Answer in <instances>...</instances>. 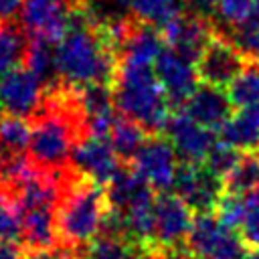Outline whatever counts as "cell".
<instances>
[{"label": "cell", "mask_w": 259, "mask_h": 259, "mask_svg": "<svg viewBox=\"0 0 259 259\" xmlns=\"http://www.w3.org/2000/svg\"><path fill=\"white\" fill-rule=\"evenodd\" d=\"M2 109H4V107H2V101H0V117H2Z\"/></svg>", "instance_id": "39"}, {"label": "cell", "mask_w": 259, "mask_h": 259, "mask_svg": "<svg viewBox=\"0 0 259 259\" xmlns=\"http://www.w3.org/2000/svg\"><path fill=\"white\" fill-rule=\"evenodd\" d=\"M115 154L119 156V160L123 164L134 162V158L138 156L140 148L144 146V142L148 140V132L134 119L121 115L115 119V123L111 125L109 134H107Z\"/></svg>", "instance_id": "19"}, {"label": "cell", "mask_w": 259, "mask_h": 259, "mask_svg": "<svg viewBox=\"0 0 259 259\" xmlns=\"http://www.w3.org/2000/svg\"><path fill=\"white\" fill-rule=\"evenodd\" d=\"M174 192L196 212H210L214 210L219 198L225 192V182L202 164H180Z\"/></svg>", "instance_id": "9"}, {"label": "cell", "mask_w": 259, "mask_h": 259, "mask_svg": "<svg viewBox=\"0 0 259 259\" xmlns=\"http://www.w3.org/2000/svg\"><path fill=\"white\" fill-rule=\"evenodd\" d=\"M109 208L130 214L134 210L146 208L154 204V188L146 182V178L134 168H121L105 186Z\"/></svg>", "instance_id": "14"}, {"label": "cell", "mask_w": 259, "mask_h": 259, "mask_svg": "<svg viewBox=\"0 0 259 259\" xmlns=\"http://www.w3.org/2000/svg\"><path fill=\"white\" fill-rule=\"evenodd\" d=\"M79 4L81 0H22L20 20L30 36L59 42Z\"/></svg>", "instance_id": "4"}, {"label": "cell", "mask_w": 259, "mask_h": 259, "mask_svg": "<svg viewBox=\"0 0 259 259\" xmlns=\"http://www.w3.org/2000/svg\"><path fill=\"white\" fill-rule=\"evenodd\" d=\"M121 164L123 162L115 154L107 136L87 134L75 144L69 166L85 178H91L99 184H107L123 168Z\"/></svg>", "instance_id": "7"}, {"label": "cell", "mask_w": 259, "mask_h": 259, "mask_svg": "<svg viewBox=\"0 0 259 259\" xmlns=\"http://www.w3.org/2000/svg\"><path fill=\"white\" fill-rule=\"evenodd\" d=\"M156 77L172 105H184L186 99L198 87V71L196 63L188 61L186 57L164 49L162 55L154 63Z\"/></svg>", "instance_id": "13"}, {"label": "cell", "mask_w": 259, "mask_h": 259, "mask_svg": "<svg viewBox=\"0 0 259 259\" xmlns=\"http://www.w3.org/2000/svg\"><path fill=\"white\" fill-rule=\"evenodd\" d=\"M26 42L24 30L12 22V18H0V77L12 71L24 59Z\"/></svg>", "instance_id": "21"}, {"label": "cell", "mask_w": 259, "mask_h": 259, "mask_svg": "<svg viewBox=\"0 0 259 259\" xmlns=\"http://www.w3.org/2000/svg\"><path fill=\"white\" fill-rule=\"evenodd\" d=\"M130 259H156V249L152 247H136Z\"/></svg>", "instance_id": "36"}, {"label": "cell", "mask_w": 259, "mask_h": 259, "mask_svg": "<svg viewBox=\"0 0 259 259\" xmlns=\"http://www.w3.org/2000/svg\"><path fill=\"white\" fill-rule=\"evenodd\" d=\"M227 227L219 221V217L210 210V212H196L192 219V227L188 231L186 237V247L198 257H202L223 235H225Z\"/></svg>", "instance_id": "20"}, {"label": "cell", "mask_w": 259, "mask_h": 259, "mask_svg": "<svg viewBox=\"0 0 259 259\" xmlns=\"http://www.w3.org/2000/svg\"><path fill=\"white\" fill-rule=\"evenodd\" d=\"M178 154L174 150V146L170 144V140L166 136H158L152 134L148 136V140L144 142V146L140 148L138 156L134 158V168L146 178V182L162 192H170V188H174V180L180 168L178 162Z\"/></svg>", "instance_id": "5"}, {"label": "cell", "mask_w": 259, "mask_h": 259, "mask_svg": "<svg viewBox=\"0 0 259 259\" xmlns=\"http://www.w3.org/2000/svg\"><path fill=\"white\" fill-rule=\"evenodd\" d=\"M20 239V217L14 198L0 190V243Z\"/></svg>", "instance_id": "30"}, {"label": "cell", "mask_w": 259, "mask_h": 259, "mask_svg": "<svg viewBox=\"0 0 259 259\" xmlns=\"http://www.w3.org/2000/svg\"><path fill=\"white\" fill-rule=\"evenodd\" d=\"M22 259H71V255L61 249V247H53V249H24V257Z\"/></svg>", "instance_id": "32"}, {"label": "cell", "mask_w": 259, "mask_h": 259, "mask_svg": "<svg viewBox=\"0 0 259 259\" xmlns=\"http://www.w3.org/2000/svg\"><path fill=\"white\" fill-rule=\"evenodd\" d=\"M229 95L237 107L259 105V63L247 61L245 69L229 85Z\"/></svg>", "instance_id": "25"}, {"label": "cell", "mask_w": 259, "mask_h": 259, "mask_svg": "<svg viewBox=\"0 0 259 259\" xmlns=\"http://www.w3.org/2000/svg\"><path fill=\"white\" fill-rule=\"evenodd\" d=\"M245 65L247 59L239 53V49L227 36L214 30L212 38L196 61V71L200 83L227 89L245 69Z\"/></svg>", "instance_id": "6"}, {"label": "cell", "mask_w": 259, "mask_h": 259, "mask_svg": "<svg viewBox=\"0 0 259 259\" xmlns=\"http://www.w3.org/2000/svg\"><path fill=\"white\" fill-rule=\"evenodd\" d=\"M249 251L241 235L233 233L231 229L225 231V235L198 259H247Z\"/></svg>", "instance_id": "28"}, {"label": "cell", "mask_w": 259, "mask_h": 259, "mask_svg": "<svg viewBox=\"0 0 259 259\" xmlns=\"http://www.w3.org/2000/svg\"><path fill=\"white\" fill-rule=\"evenodd\" d=\"M247 259H259V247L257 249H251L249 255H247Z\"/></svg>", "instance_id": "38"}, {"label": "cell", "mask_w": 259, "mask_h": 259, "mask_svg": "<svg viewBox=\"0 0 259 259\" xmlns=\"http://www.w3.org/2000/svg\"><path fill=\"white\" fill-rule=\"evenodd\" d=\"M22 6V0H0V18H12V14Z\"/></svg>", "instance_id": "35"}, {"label": "cell", "mask_w": 259, "mask_h": 259, "mask_svg": "<svg viewBox=\"0 0 259 259\" xmlns=\"http://www.w3.org/2000/svg\"><path fill=\"white\" fill-rule=\"evenodd\" d=\"M22 257H24V251L14 241L0 243V259H22Z\"/></svg>", "instance_id": "34"}, {"label": "cell", "mask_w": 259, "mask_h": 259, "mask_svg": "<svg viewBox=\"0 0 259 259\" xmlns=\"http://www.w3.org/2000/svg\"><path fill=\"white\" fill-rule=\"evenodd\" d=\"M241 154L243 152H239V150H235V148L219 142V144H214V148L210 150V154L206 156V160H204L202 166L206 170H210L212 174H217L219 178H223V182H225V178L231 174V170L239 162Z\"/></svg>", "instance_id": "29"}, {"label": "cell", "mask_w": 259, "mask_h": 259, "mask_svg": "<svg viewBox=\"0 0 259 259\" xmlns=\"http://www.w3.org/2000/svg\"><path fill=\"white\" fill-rule=\"evenodd\" d=\"M24 67L32 71L45 89H51L59 85V71H57V49H53V42L45 38H34L30 36L24 49Z\"/></svg>", "instance_id": "18"}, {"label": "cell", "mask_w": 259, "mask_h": 259, "mask_svg": "<svg viewBox=\"0 0 259 259\" xmlns=\"http://www.w3.org/2000/svg\"><path fill=\"white\" fill-rule=\"evenodd\" d=\"M257 186H259V150L243 152L231 174L225 178V190L247 196Z\"/></svg>", "instance_id": "23"}, {"label": "cell", "mask_w": 259, "mask_h": 259, "mask_svg": "<svg viewBox=\"0 0 259 259\" xmlns=\"http://www.w3.org/2000/svg\"><path fill=\"white\" fill-rule=\"evenodd\" d=\"M192 208L176 194L162 192L154 200V241L158 247H174L186 243L192 227Z\"/></svg>", "instance_id": "12"}, {"label": "cell", "mask_w": 259, "mask_h": 259, "mask_svg": "<svg viewBox=\"0 0 259 259\" xmlns=\"http://www.w3.org/2000/svg\"><path fill=\"white\" fill-rule=\"evenodd\" d=\"M111 87L121 115L138 121L150 134L164 132L172 113L154 65L117 63Z\"/></svg>", "instance_id": "3"}, {"label": "cell", "mask_w": 259, "mask_h": 259, "mask_svg": "<svg viewBox=\"0 0 259 259\" xmlns=\"http://www.w3.org/2000/svg\"><path fill=\"white\" fill-rule=\"evenodd\" d=\"M59 81L73 89L87 85H111L117 71V57L105 32L77 8L67 32L57 42Z\"/></svg>", "instance_id": "1"}, {"label": "cell", "mask_w": 259, "mask_h": 259, "mask_svg": "<svg viewBox=\"0 0 259 259\" xmlns=\"http://www.w3.org/2000/svg\"><path fill=\"white\" fill-rule=\"evenodd\" d=\"M247 210H249L247 196L235 194V192H227V190L223 192V196L219 198V202L214 206V214L231 231L241 229V225H243V221L247 217Z\"/></svg>", "instance_id": "26"}, {"label": "cell", "mask_w": 259, "mask_h": 259, "mask_svg": "<svg viewBox=\"0 0 259 259\" xmlns=\"http://www.w3.org/2000/svg\"><path fill=\"white\" fill-rule=\"evenodd\" d=\"M214 30L227 36L247 61L259 63V12H251V16L237 26Z\"/></svg>", "instance_id": "24"}, {"label": "cell", "mask_w": 259, "mask_h": 259, "mask_svg": "<svg viewBox=\"0 0 259 259\" xmlns=\"http://www.w3.org/2000/svg\"><path fill=\"white\" fill-rule=\"evenodd\" d=\"M79 103L89 127V134L97 136H107L111 125L117 119V105L113 97V87L111 85H87L79 89Z\"/></svg>", "instance_id": "16"}, {"label": "cell", "mask_w": 259, "mask_h": 259, "mask_svg": "<svg viewBox=\"0 0 259 259\" xmlns=\"http://www.w3.org/2000/svg\"><path fill=\"white\" fill-rule=\"evenodd\" d=\"M45 85L26 67H14L0 77L2 107L20 117H34L45 101Z\"/></svg>", "instance_id": "10"}, {"label": "cell", "mask_w": 259, "mask_h": 259, "mask_svg": "<svg viewBox=\"0 0 259 259\" xmlns=\"http://www.w3.org/2000/svg\"><path fill=\"white\" fill-rule=\"evenodd\" d=\"M219 136L223 144L239 152L259 150V105L239 107L233 111L229 121L219 130Z\"/></svg>", "instance_id": "17"}, {"label": "cell", "mask_w": 259, "mask_h": 259, "mask_svg": "<svg viewBox=\"0 0 259 259\" xmlns=\"http://www.w3.org/2000/svg\"><path fill=\"white\" fill-rule=\"evenodd\" d=\"M132 14L148 24L162 26L186 10V0H127Z\"/></svg>", "instance_id": "22"}, {"label": "cell", "mask_w": 259, "mask_h": 259, "mask_svg": "<svg viewBox=\"0 0 259 259\" xmlns=\"http://www.w3.org/2000/svg\"><path fill=\"white\" fill-rule=\"evenodd\" d=\"M210 2H212V6H214V0H210Z\"/></svg>", "instance_id": "40"}, {"label": "cell", "mask_w": 259, "mask_h": 259, "mask_svg": "<svg viewBox=\"0 0 259 259\" xmlns=\"http://www.w3.org/2000/svg\"><path fill=\"white\" fill-rule=\"evenodd\" d=\"M214 34V22L208 16H202L192 10H184L174 16L168 24H164L162 36L170 51L186 57L188 61L196 63L204 47Z\"/></svg>", "instance_id": "8"}, {"label": "cell", "mask_w": 259, "mask_h": 259, "mask_svg": "<svg viewBox=\"0 0 259 259\" xmlns=\"http://www.w3.org/2000/svg\"><path fill=\"white\" fill-rule=\"evenodd\" d=\"M247 202H249V204H257V206H259V186H257L251 194H247Z\"/></svg>", "instance_id": "37"}, {"label": "cell", "mask_w": 259, "mask_h": 259, "mask_svg": "<svg viewBox=\"0 0 259 259\" xmlns=\"http://www.w3.org/2000/svg\"><path fill=\"white\" fill-rule=\"evenodd\" d=\"M233 105L227 89L200 83L186 99L184 113L208 130H221L233 115Z\"/></svg>", "instance_id": "15"}, {"label": "cell", "mask_w": 259, "mask_h": 259, "mask_svg": "<svg viewBox=\"0 0 259 259\" xmlns=\"http://www.w3.org/2000/svg\"><path fill=\"white\" fill-rule=\"evenodd\" d=\"M156 259H196V255L188 247L174 245V247H158Z\"/></svg>", "instance_id": "33"}, {"label": "cell", "mask_w": 259, "mask_h": 259, "mask_svg": "<svg viewBox=\"0 0 259 259\" xmlns=\"http://www.w3.org/2000/svg\"><path fill=\"white\" fill-rule=\"evenodd\" d=\"M239 231H241L239 233L241 239L245 241V245L249 249H257L259 247V206L257 204H249L247 217H245V221H243Z\"/></svg>", "instance_id": "31"}, {"label": "cell", "mask_w": 259, "mask_h": 259, "mask_svg": "<svg viewBox=\"0 0 259 259\" xmlns=\"http://www.w3.org/2000/svg\"><path fill=\"white\" fill-rule=\"evenodd\" d=\"M107 210L105 186L71 168L57 208L59 247L73 259H83L85 249L101 235Z\"/></svg>", "instance_id": "2"}, {"label": "cell", "mask_w": 259, "mask_h": 259, "mask_svg": "<svg viewBox=\"0 0 259 259\" xmlns=\"http://www.w3.org/2000/svg\"><path fill=\"white\" fill-rule=\"evenodd\" d=\"M164 136L170 140L184 164H204L206 156L217 144L212 130L200 125L184 111L170 115L164 127Z\"/></svg>", "instance_id": "11"}, {"label": "cell", "mask_w": 259, "mask_h": 259, "mask_svg": "<svg viewBox=\"0 0 259 259\" xmlns=\"http://www.w3.org/2000/svg\"><path fill=\"white\" fill-rule=\"evenodd\" d=\"M255 0H214V28H231L245 22L253 12Z\"/></svg>", "instance_id": "27"}]
</instances>
